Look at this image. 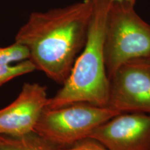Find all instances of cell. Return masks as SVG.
<instances>
[{
  "instance_id": "cell-1",
  "label": "cell",
  "mask_w": 150,
  "mask_h": 150,
  "mask_svg": "<svg viewBox=\"0 0 150 150\" xmlns=\"http://www.w3.org/2000/svg\"><path fill=\"white\" fill-rule=\"evenodd\" d=\"M91 0L45 12H33L19 29L15 42L27 48L36 70L63 85L85 45Z\"/></svg>"
},
{
  "instance_id": "cell-2",
  "label": "cell",
  "mask_w": 150,
  "mask_h": 150,
  "mask_svg": "<svg viewBox=\"0 0 150 150\" xmlns=\"http://www.w3.org/2000/svg\"><path fill=\"white\" fill-rule=\"evenodd\" d=\"M92 14L87 38L68 77L47 108H56L74 103L107 106L109 79L104 61V31L111 0H91Z\"/></svg>"
},
{
  "instance_id": "cell-3",
  "label": "cell",
  "mask_w": 150,
  "mask_h": 150,
  "mask_svg": "<svg viewBox=\"0 0 150 150\" xmlns=\"http://www.w3.org/2000/svg\"><path fill=\"white\" fill-rule=\"evenodd\" d=\"M139 59H150V24L137 14L134 4L111 1L104 31L108 77L124 63Z\"/></svg>"
},
{
  "instance_id": "cell-4",
  "label": "cell",
  "mask_w": 150,
  "mask_h": 150,
  "mask_svg": "<svg viewBox=\"0 0 150 150\" xmlns=\"http://www.w3.org/2000/svg\"><path fill=\"white\" fill-rule=\"evenodd\" d=\"M120 113L108 106L84 102L56 108H45L34 132L58 147H65L89 138L99 125Z\"/></svg>"
},
{
  "instance_id": "cell-5",
  "label": "cell",
  "mask_w": 150,
  "mask_h": 150,
  "mask_svg": "<svg viewBox=\"0 0 150 150\" xmlns=\"http://www.w3.org/2000/svg\"><path fill=\"white\" fill-rule=\"evenodd\" d=\"M108 79V106L120 112L150 113V59L127 62Z\"/></svg>"
},
{
  "instance_id": "cell-6",
  "label": "cell",
  "mask_w": 150,
  "mask_h": 150,
  "mask_svg": "<svg viewBox=\"0 0 150 150\" xmlns=\"http://www.w3.org/2000/svg\"><path fill=\"white\" fill-rule=\"evenodd\" d=\"M89 138L109 150H150V113L121 112L99 125Z\"/></svg>"
},
{
  "instance_id": "cell-7",
  "label": "cell",
  "mask_w": 150,
  "mask_h": 150,
  "mask_svg": "<svg viewBox=\"0 0 150 150\" xmlns=\"http://www.w3.org/2000/svg\"><path fill=\"white\" fill-rule=\"evenodd\" d=\"M48 99L45 86L24 83L13 102L0 109V135L18 136L34 132Z\"/></svg>"
},
{
  "instance_id": "cell-8",
  "label": "cell",
  "mask_w": 150,
  "mask_h": 150,
  "mask_svg": "<svg viewBox=\"0 0 150 150\" xmlns=\"http://www.w3.org/2000/svg\"><path fill=\"white\" fill-rule=\"evenodd\" d=\"M35 132L13 136L0 135V150H60Z\"/></svg>"
},
{
  "instance_id": "cell-9",
  "label": "cell",
  "mask_w": 150,
  "mask_h": 150,
  "mask_svg": "<svg viewBox=\"0 0 150 150\" xmlns=\"http://www.w3.org/2000/svg\"><path fill=\"white\" fill-rule=\"evenodd\" d=\"M35 70L36 67L30 59L18 62L14 65H0V86L14 78L29 74Z\"/></svg>"
},
{
  "instance_id": "cell-10",
  "label": "cell",
  "mask_w": 150,
  "mask_h": 150,
  "mask_svg": "<svg viewBox=\"0 0 150 150\" xmlns=\"http://www.w3.org/2000/svg\"><path fill=\"white\" fill-rule=\"evenodd\" d=\"M27 59H29V50L20 43L15 42L11 45L0 47V65L12 64Z\"/></svg>"
},
{
  "instance_id": "cell-11",
  "label": "cell",
  "mask_w": 150,
  "mask_h": 150,
  "mask_svg": "<svg viewBox=\"0 0 150 150\" xmlns=\"http://www.w3.org/2000/svg\"><path fill=\"white\" fill-rule=\"evenodd\" d=\"M60 150H109L101 142L92 138H86L70 146L61 147Z\"/></svg>"
},
{
  "instance_id": "cell-12",
  "label": "cell",
  "mask_w": 150,
  "mask_h": 150,
  "mask_svg": "<svg viewBox=\"0 0 150 150\" xmlns=\"http://www.w3.org/2000/svg\"><path fill=\"white\" fill-rule=\"evenodd\" d=\"M112 1H120V2H127L135 4V1L136 0H111Z\"/></svg>"
}]
</instances>
